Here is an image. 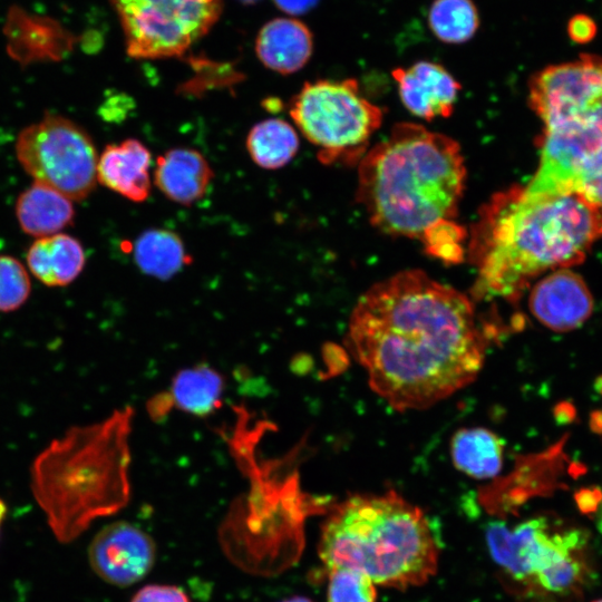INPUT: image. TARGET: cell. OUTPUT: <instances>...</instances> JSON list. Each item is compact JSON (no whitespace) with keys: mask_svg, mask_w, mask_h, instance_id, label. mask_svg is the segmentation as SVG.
Segmentation results:
<instances>
[{"mask_svg":"<svg viewBox=\"0 0 602 602\" xmlns=\"http://www.w3.org/2000/svg\"><path fill=\"white\" fill-rule=\"evenodd\" d=\"M486 543L499 570L526 593L565 595L584 579L582 532L553 531L544 517L514 526L493 523L486 530Z\"/></svg>","mask_w":602,"mask_h":602,"instance_id":"8992f818","label":"cell"},{"mask_svg":"<svg viewBox=\"0 0 602 602\" xmlns=\"http://www.w3.org/2000/svg\"><path fill=\"white\" fill-rule=\"evenodd\" d=\"M281 602H312V601L305 596L295 595V596L285 599Z\"/></svg>","mask_w":602,"mask_h":602,"instance_id":"4dcf8cb0","label":"cell"},{"mask_svg":"<svg viewBox=\"0 0 602 602\" xmlns=\"http://www.w3.org/2000/svg\"><path fill=\"white\" fill-rule=\"evenodd\" d=\"M593 602H602V599H601V600L593 601Z\"/></svg>","mask_w":602,"mask_h":602,"instance_id":"836d02e7","label":"cell"},{"mask_svg":"<svg viewBox=\"0 0 602 602\" xmlns=\"http://www.w3.org/2000/svg\"><path fill=\"white\" fill-rule=\"evenodd\" d=\"M528 89L543 132L583 125L602 133V58L583 55L548 66L531 78Z\"/></svg>","mask_w":602,"mask_h":602,"instance_id":"30bf717a","label":"cell"},{"mask_svg":"<svg viewBox=\"0 0 602 602\" xmlns=\"http://www.w3.org/2000/svg\"><path fill=\"white\" fill-rule=\"evenodd\" d=\"M213 175L210 164L198 151L178 147L157 158L154 182L171 201L191 205L203 197Z\"/></svg>","mask_w":602,"mask_h":602,"instance_id":"e0dca14e","label":"cell"},{"mask_svg":"<svg viewBox=\"0 0 602 602\" xmlns=\"http://www.w3.org/2000/svg\"><path fill=\"white\" fill-rule=\"evenodd\" d=\"M132 418L126 407L98 423L72 426L35 458L32 494L58 541H74L95 518L127 503Z\"/></svg>","mask_w":602,"mask_h":602,"instance_id":"277c9868","label":"cell"},{"mask_svg":"<svg viewBox=\"0 0 602 602\" xmlns=\"http://www.w3.org/2000/svg\"><path fill=\"white\" fill-rule=\"evenodd\" d=\"M602 155V133L590 126L543 132L540 165L522 194L540 197L573 192L582 171Z\"/></svg>","mask_w":602,"mask_h":602,"instance_id":"8fae6325","label":"cell"},{"mask_svg":"<svg viewBox=\"0 0 602 602\" xmlns=\"http://www.w3.org/2000/svg\"><path fill=\"white\" fill-rule=\"evenodd\" d=\"M30 292L31 282L23 264L11 255H0V312L19 309Z\"/></svg>","mask_w":602,"mask_h":602,"instance_id":"484cf974","label":"cell"},{"mask_svg":"<svg viewBox=\"0 0 602 602\" xmlns=\"http://www.w3.org/2000/svg\"><path fill=\"white\" fill-rule=\"evenodd\" d=\"M21 230L37 239L59 233L74 221L72 201L55 188L33 182L17 198Z\"/></svg>","mask_w":602,"mask_h":602,"instance_id":"d6986e66","label":"cell"},{"mask_svg":"<svg viewBox=\"0 0 602 602\" xmlns=\"http://www.w3.org/2000/svg\"><path fill=\"white\" fill-rule=\"evenodd\" d=\"M528 304L535 318L555 331L577 328L593 310L585 282L567 268L557 269L538 281L531 291Z\"/></svg>","mask_w":602,"mask_h":602,"instance_id":"4fadbf2b","label":"cell"},{"mask_svg":"<svg viewBox=\"0 0 602 602\" xmlns=\"http://www.w3.org/2000/svg\"><path fill=\"white\" fill-rule=\"evenodd\" d=\"M7 514V505L6 503L0 498V527L2 524V521Z\"/></svg>","mask_w":602,"mask_h":602,"instance_id":"1f68e13d","label":"cell"},{"mask_svg":"<svg viewBox=\"0 0 602 602\" xmlns=\"http://www.w3.org/2000/svg\"><path fill=\"white\" fill-rule=\"evenodd\" d=\"M428 28L441 42L459 45L478 31L480 19L473 0H434L427 16Z\"/></svg>","mask_w":602,"mask_h":602,"instance_id":"cb8c5ba5","label":"cell"},{"mask_svg":"<svg viewBox=\"0 0 602 602\" xmlns=\"http://www.w3.org/2000/svg\"><path fill=\"white\" fill-rule=\"evenodd\" d=\"M598 31L594 20L583 13L573 16L567 23V33L571 40L577 43L591 41Z\"/></svg>","mask_w":602,"mask_h":602,"instance_id":"83f0119b","label":"cell"},{"mask_svg":"<svg viewBox=\"0 0 602 602\" xmlns=\"http://www.w3.org/2000/svg\"><path fill=\"white\" fill-rule=\"evenodd\" d=\"M290 115L319 147L323 164L359 163L383 119L382 109L362 95L353 78L304 82L291 101Z\"/></svg>","mask_w":602,"mask_h":602,"instance_id":"52a82bcc","label":"cell"},{"mask_svg":"<svg viewBox=\"0 0 602 602\" xmlns=\"http://www.w3.org/2000/svg\"><path fill=\"white\" fill-rule=\"evenodd\" d=\"M85 263L81 243L65 233L37 239L27 253L30 272L48 287L71 283L81 273Z\"/></svg>","mask_w":602,"mask_h":602,"instance_id":"ac0fdd59","label":"cell"},{"mask_svg":"<svg viewBox=\"0 0 602 602\" xmlns=\"http://www.w3.org/2000/svg\"><path fill=\"white\" fill-rule=\"evenodd\" d=\"M328 572V602H377V585L365 573L347 567Z\"/></svg>","mask_w":602,"mask_h":602,"instance_id":"d4e9b609","label":"cell"},{"mask_svg":"<svg viewBox=\"0 0 602 602\" xmlns=\"http://www.w3.org/2000/svg\"><path fill=\"white\" fill-rule=\"evenodd\" d=\"M244 1H254V0H244Z\"/></svg>","mask_w":602,"mask_h":602,"instance_id":"e575fe53","label":"cell"},{"mask_svg":"<svg viewBox=\"0 0 602 602\" xmlns=\"http://www.w3.org/2000/svg\"><path fill=\"white\" fill-rule=\"evenodd\" d=\"M486 343L472 299L421 270L366 290L347 332L370 388L399 411L428 408L472 383Z\"/></svg>","mask_w":602,"mask_h":602,"instance_id":"6da1fadb","label":"cell"},{"mask_svg":"<svg viewBox=\"0 0 602 602\" xmlns=\"http://www.w3.org/2000/svg\"><path fill=\"white\" fill-rule=\"evenodd\" d=\"M599 527H600V530H601V532H602V522L600 523V526H599Z\"/></svg>","mask_w":602,"mask_h":602,"instance_id":"d6a6232c","label":"cell"},{"mask_svg":"<svg viewBox=\"0 0 602 602\" xmlns=\"http://www.w3.org/2000/svg\"><path fill=\"white\" fill-rule=\"evenodd\" d=\"M246 148L255 164L263 168L276 169L295 156L299 137L288 122L270 118L251 128L246 138Z\"/></svg>","mask_w":602,"mask_h":602,"instance_id":"603a6c76","label":"cell"},{"mask_svg":"<svg viewBox=\"0 0 602 602\" xmlns=\"http://www.w3.org/2000/svg\"><path fill=\"white\" fill-rule=\"evenodd\" d=\"M503 454L504 444L501 438L483 427L462 428L450 440L455 467L474 478L496 476L502 469Z\"/></svg>","mask_w":602,"mask_h":602,"instance_id":"ffe728a7","label":"cell"},{"mask_svg":"<svg viewBox=\"0 0 602 602\" xmlns=\"http://www.w3.org/2000/svg\"><path fill=\"white\" fill-rule=\"evenodd\" d=\"M152 155L138 139L107 145L98 156L97 182L133 202L145 201L151 192Z\"/></svg>","mask_w":602,"mask_h":602,"instance_id":"9a60e30c","label":"cell"},{"mask_svg":"<svg viewBox=\"0 0 602 602\" xmlns=\"http://www.w3.org/2000/svg\"><path fill=\"white\" fill-rule=\"evenodd\" d=\"M255 51L266 68L289 75L300 70L311 58L313 37L300 20L276 18L259 31Z\"/></svg>","mask_w":602,"mask_h":602,"instance_id":"2e32d148","label":"cell"},{"mask_svg":"<svg viewBox=\"0 0 602 602\" xmlns=\"http://www.w3.org/2000/svg\"><path fill=\"white\" fill-rule=\"evenodd\" d=\"M602 235V211L576 192L527 197L520 186L494 195L468 246L477 269L473 295L516 301L547 270L584 260Z\"/></svg>","mask_w":602,"mask_h":602,"instance_id":"7a4b0ae2","label":"cell"},{"mask_svg":"<svg viewBox=\"0 0 602 602\" xmlns=\"http://www.w3.org/2000/svg\"><path fill=\"white\" fill-rule=\"evenodd\" d=\"M88 557L100 579L125 588L139 582L153 569L156 544L146 532L119 521L106 525L95 535Z\"/></svg>","mask_w":602,"mask_h":602,"instance_id":"7c38bea8","label":"cell"},{"mask_svg":"<svg viewBox=\"0 0 602 602\" xmlns=\"http://www.w3.org/2000/svg\"><path fill=\"white\" fill-rule=\"evenodd\" d=\"M128 56L158 59L183 55L219 20L222 0H110Z\"/></svg>","mask_w":602,"mask_h":602,"instance_id":"9c48e42d","label":"cell"},{"mask_svg":"<svg viewBox=\"0 0 602 602\" xmlns=\"http://www.w3.org/2000/svg\"><path fill=\"white\" fill-rule=\"evenodd\" d=\"M391 74L400 99L411 114L426 120L452 115L462 86L444 66L420 60Z\"/></svg>","mask_w":602,"mask_h":602,"instance_id":"5bb4252c","label":"cell"},{"mask_svg":"<svg viewBox=\"0 0 602 602\" xmlns=\"http://www.w3.org/2000/svg\"><path fill=\"white\" fill-rule=\"evenodd\" d=\"M134 260L146 274L167 280L187 262L181 237L165 229L144 231L134 243Z\"/></svg>","mask_w":602,"mask_h":602,"instance_id":"7402d4cb","label":"cell"},{"mask_svg":"<svg viewBox=\"0 0 602 602\" xmlns=\"http://www.w3.org/2000/svg\"><path fill=\"white\" fill-rule=\"evenodd\" d=\"M465 183L466 166L456 140L400 123L358 163L357 201L381 232L423 241L434 229L455 221Z\"/></svg>","mask_w":602,"mask_h":602,"instance_id":"3957f363","label":"cell"},{"mask_svg":"<svg viewBox=\"0 0 602 602\" xmlns=\"http://www.w3.org/2000/svg\"><path fill=\"white\" fill-rule=\"evenodd\" d=\"M223 377L206 365L183 369L172 381L171 397L175 405L192 415L206 416L220 405Z\"/></svg>","mask_w":602,"mask_h":602,"instance_id":"44dd1931","label":"cell"},{"mask_svg":"<svg viewBox=\"0 0 602 602\" xmlns=\"http://www.w3.org/2000/svg\"><path fill=\"white\" fill-rule=\"evenodd\" d=\"M130 602H190V600L178 586L149 584L140 588Z\"/></svg>","mask_w":602,"mask_h":602,"instance_id":"4316f807","label":"cell"},{"mask_svg":"<svg viewBox=\"0 0 602 602\" xmlns=\"http://www.w3.org/2000/svg\"><path fill=\"white\" fill-rule=\"evenodd\" d=\"M318 553L328 571L355 569L397 590L425 584L439 559L426 515L395 491L356 494L336 505L321 526Z\"/></svg>","mask_w":602,"mask_h":602,"instance_id":"5b68a950","label":"cell"},{"mask_svg":"<svg viewBox=\"0 0 602 602\" xmlns=\"http://www.w3.org/2000/svg\"><path fill=\"white\" fill-rule=\"evenodd\" d=\"M275 3L289 13H301L309 10L318 0H274Z\"/></svg>","mask_w":602,"mask_h":602,"instance_id":"f1b7e54d","label":"cell"},{"mask_svg":"<svg viewBox=\"0 0 602 602\" xmlns=\"http://www.w3.org/2000/svg\"><path fill=\"white\" fill-rule=\"evenodd\" d=\"M17 159L35 182L71 201H82L97 183L98 155L89 134L59 114L25 127L16 140Z\"/></svg>","mask_w":602,"mask_h":602,"instance_id":"ba28073f","label":"cell"},{"mask_svg":"<svg viewBox=\"0 0 602 602\" xmlns=\"http://www.w3.org/2000/svg\"><path fill=\"white\" fill-rule=\"evenodd\" d=\"M596 502L595 494H591L590 492L580 495L577 501L580 508L586 512L592 511L596 506Z\"/></svg>","mask_w":602,"mask_h":602,"instance_id":"f546056e","label":"cell"}]
</instances>
